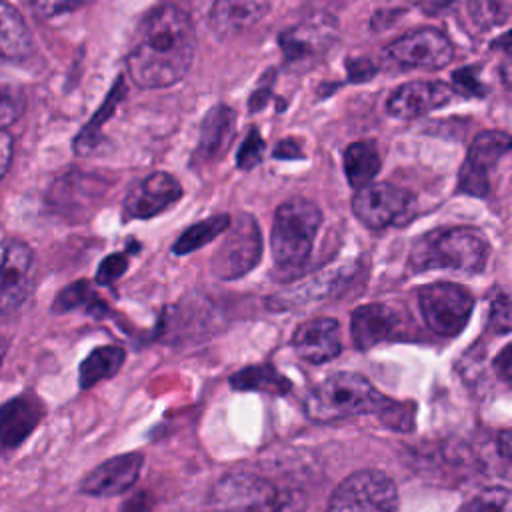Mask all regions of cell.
Returning <instances> with one entry per match:
<instances>
[{
    "mask_svg": "<svg viewBox=\"0 0 512 512\" xmlns=\"http://www.w3.org/2000/svg\"><path fill=\"white\" fill-rule=\"evenodd\" d=\"M196 52L194 24L186 10L154 8L138 26L126 68L140 88H166L182 80Z\"/></svg>",
    "mask_w": 512,
    "mask_h": 512,
    "instance_id": "obj_1",
    "label": "cell"
},
{
    "mask_svg": "<svg viewBox=\"0 0 512 512\" xmlns=\"http://www.w3.org/2000/svg\"><path fill=\"white\" fill-rule=\"evenodd\" d=\"M488 240L474 228H444L422 234L410 252V266L416 272L454 270L480 272L488 260Z\"/></svg>",
    "mask_w": 512,
    "mask_h": 512,
    "instance_id": "obj_2",
    "label": "cell"
},
{
    "mask_svg": "<svg viewBox=\"0 0 512 512\" xmlns=\"http://www.w3.org/2000/svg\"><path fill=\"white\" fill-rule=\"evenodd\" d=\"M392 404L364 376L354 372H338L316 386L306 402L304 412L316 422H334L368 412H384Z\"/></svg>",
    "mask_w": 512,
    "mask_h": 512,
    "instance_id": "obj_3",
    "label": "cell"
},
{
    "mask_svg": "<svg viewBox=\"0 0 512 512\" xmlns=\"http://www.w3.org/2000/svg\"><path fill=\"white\" fill-rule=\"evenodd\" d=\"M322 222L320 208L306 198H292L276 208L272 222V256L278 266L292 268L308 260L318 226Z\"/></svg>",
    "mask_w": 512,
    "mask_h": 512,
    "instance_id": "obj_4",
    "label": "cell"
},
{
    "mask_svg": "<svg viewBox=\"0 0 512 512\" xmlns=\"http://www.w3.org/2000/svg\"><path fill=\"white\" fill-rule=\"evenodd\" d=\"M216 512H290L292 502L286 492L266 478L250 472L224 476L210 494Z\"/></svg>",
    "mask_w": 512,
    "mask_h": 512,
    "instance_id": "obj_5",
    "label": "cell"
},
{
    "mask_svg": "<svg viewBox=\"0 0 512 512\" xmlns=\"http://www.w3.org/2000/svg\"><path fill=\"white\" fill-rule=\"evenodd\" d=\"M414 208V194L390 182H370L360 186L352 198V212L364 226L372 230L408 222L414 214Z\"/></svg>",
    "mask_w": 512,
    "mask_h": 512,
    "instance_id": "obj_6",
    "label": "cell"
},
{
    "mask_svg": "<svg viewBox=\"0 0 512 512\" xmlns=\"http://www.w3.org/2000/svg\"><path fill=\"white\" fill-rule=\"evenodd\" d=\"M396 508V486L378 470H360L348 476L328 504V512H396Z\"/></svg>",
    "mask_w": 512,
    "mask_h": 512,
    "instance_id": "obj_7",
    "label": "cell"
},
{
    "mask_svg": "<svg viewBox=\"0 0 512 512\" xmlns=\"http://www.w3.org/2000/svg\"><path fill=\"white\" fill-rule=\"evenodd\" d=\"M422 316L438 336H456L468 324L474 300L468 290L452 282L424 286L418 294Z\"/></svg>",
    "mask_w": 512,
    "mask_h": 512,
    "instance_id": "obj_8",
    "label": "cell"
},
{
    "mask_svg": "<svg viewBox=\"0 0 512 512\" xmlns=\"http://www.w3.org/2000/svg\"><path fill=\"white\" fill-rule=\"evenodd\" d=\"M260 254V228L250 214H242L234 224L230 222L220 248L214 252L212 272L222 280L240 278L258 264Z\"/></svg>",
    "mask_w": 512,
    "mask_h": 512,
    "instance_id": "obj_9",
    "label": "cell"
},
{
    "mask_svg": "<svg viewBox=\"0 0 512 512\" xmlns=\"http://www.w3.org/2000/svg\"><path fill=\"white\" fill-rule=\"evenodd\" d=\"M384 56L400 68H444L452 62L454 46L450 38L436 28H418L402 34L386 46Z\"/></svg>",
    "mask_w": 512,
    "mask_h": 512,
    "instance_id": "obj_10",
    "label": "cell"
},
{
    "mask_svg": "<svg viewBox=\"0 0 512 512\" xmlns=\"http://www.w3.org/2000/svg\"><path fill=\"white\" fill-rule=\"evenodd\" d=\"M510 150V136L500 130H486L474 138L458 174V188L470 196H486L490 172Z\"/></svg>",
    "mask_w": 512,
    "mask_h": 512,
    "instance_id": "obj_11",
    "label": "cell"
},
{
    "mask_svg": "<svg viewBox=\"0 0 512 512\" xmlns=\"http://www.w3.org/2000/svg\"><path fill=\"white\" fill-rule=\"evenodd\" d=\"M34 252L22 240H8L0 260V316L12 314L30 294L34 282Z\"/></svg>",
    "mask_w": 512,
    "mask_h": 512,
    "instance_id": "obj_12",
    "label": "cell"
},
{
    "mask_svg": "<svg viewBox=\"0 0 512 512\" xmlns=\"http://www.w3.org/2000/svg\"><path fill=\"white\" fill-rule=\"evenodd\" d=\"M452 98V88L444 82L414 80L400 84L386 100V112L400 120L418 118Z\"/></svg>",
    "mask_w": 512,
    "mask_h": 512,
    "instance_id": "obj_13",
    "label": "cell"
},
{
    "mask_svg": "<svg viewBox=\"0 0 512 512\" xmlns=\"http://www.w3.org/2000/svg\"><path fill=\"white\" fill-rule=\"evenodd\" d=\"M180 196L182 188L176 178L166 172H154L128 192L124 212L130 218H152L176 204Z\"/></svg>",
    "mask_w": 512,
    "mask_h": 512,
    "instance_id": "obj_14",
    "label": "cell"
},
{
    "mask_svg": "<svg viewBox=\"0 0 512 512\" xmlns=\"http://www.w3.org/2000/svg\"><path fill=\"white\" fill-rule=\"evenodd\" d=\"M142 470V454L128 452L114 456L94 468L82 482V492L92 496H116L126 492Z\"/></svg>",
    "mask_w": 512,
    "mask_h": 512,
    "instance_id": "obj_15",
    "label": "cell"
},
{
    "mask_svg": "<svg viewBox=\"0 0 512 512\" xmlns=\"http://www.w3.org/2000/svg\"><path fill=\"white\" fill-rule=\"evenodd\" d=\"M300 358L312 364H322L340 354V328L332 318H312L300 324L292 338Z\"/></svg>",
    "mask_w": 512,
    "mask_h": 512,
    "instance_id": "obj_16",
    "label": "cell"
},
{
    "mask_svg": "<svg viewBox=\"0 0 512 512\" xmlns=\"http://www.w3.org/2000/svg\"><path fill=\"white\" fill-rule=\"evenodd\" d=\"M268 10L270 0H214L208 22L218 38H232L256 26Z\"/></svg>",
    "mask_w": 512,
    "mask_h": 512,
    "instance_id": "obj_17",
    "label": "cell"
},
{
    "mask_svg": "<svg viewBox=\"0 0 512 512\" xmlns=\"http://www.w3.org/2000/svg\"><path fill=\"white\" fill-rule=\"evenodd\" d=\"M42 402L34 394H18L0 406V446L16 448L42 418Z\"/></svg>",
    "mask_w": 512,
    "mask_h": 512,
    "instance_id": "obj_18",
    "label": "cell"
},
{
    "mask_svg": "<svg viewBox=\"0 0 512 512\" xmlns=\"http://www.w3.org/2000/svg\"><path fill=\"white\" fill-rule=\"evenodd\" d=\"M400 328V314L388 304H366L352 312L350 330L356 348L368 350L388 338Z\"/></svg>",
    "mask_w": 512,
    "mask_h": 512,
    "instance_id": "obj_19",
    "label": "cell"
},
{
    "mask_svg": "<svg viewBox=\"0 0 512 512\" xmlns=\"http://www.w3.org/2000/svg\"><path fill=\"white\" fill-rule=\"evenodd\" d=\"M236 114L232 108L218 104L208 110L200 126V140H198V156L204 160H214L226 152L234 138Z\"/></svg>",
    "mask_w": 512,
    "mask_h": 512,
    "instance_id": "obj_20",
    "label": "cell"
},
{
    "mask_svg": "<svg viewBox=\"0 0 512 512\" xmlns=\"http://www.w3.org/2000/svg\"><path fill=\"white\" fill-rule=\"evenodd\" d=\"M30 48L32 36L22 14L12 4L0 0V62L20 60Z\"/></svg>",
    "mask_w": 512,
    "mask_h": 512,
    "instance_id": "obj_21",
    "label": "cell"
},
{
    "mask_svg": "<svg viewBox=\"0 0 512 512\" xmlns=\"http://www.w3.org/2000/svg\"><path fill=\"white\" fill-rule=\"evenodd\" d=\"M330 44L328 36L322 32L320 26H296L292 30H286L280 36V46L284 50L286 60L304 64L310 58H316L322 54V50Z\"/></svg>",
    "mask_w": 512,
    "mask_h": 512,
    "instance_id": "obj_22",
    "label": "cell"
},
{
    "mask_svg": "<svg viewBox=\"0 0 512 512\" xmlns=\"http://www.w3.org/2000/svg\"><path fill=\"white\" fill-rule=\"evenodd\" d=\"M380 170V154L372 142H352L344 150V172L350 186H366Z\"/></svg>",
    "mask_w": 512,
    "mask_h": 512,
    "instance_id": "obj_23",
    "label": "cell"
},
{
    "mask_svg": "<svg viewBox=\"0 0 512 512\" xmlns=\"http://www.w3.org/2000/svg\"><path fill=\"white\" fill-rule=\"evenodd\" d=\"M124 362V350L120 346H100L94 348L80 364V386L90 388L118 372Z\"/></svg>",
    "mask_w": 512,
    "mask_h": 512,
    "instance_id": "obj_24",
    "label": "cell"
},
{
    "mask_svg": "<svg viewBox=\"0 0 512 512\" xmlns=\"http://www.w3.org/2000/svg\"><path fill=\"white\" fill-rule=\"evenodd\" d=\"M230 222L232 220H230L228 214H214L210 218H204V220L196 222L194 226H190L182 232V236L174 242L172 252L174 254H188V252H194V250L202 248L204 244L212 242L222 232H226Z\"/></svg>",
    "mask_w": 512,
    "mask_h": 512,
    "instance_id": "obj_25",
    "label": "cell"
},
{
    "mask_svg": "<svg viewBox=\"0 0 512 512\" xmlns=\"http://www.w3.org/2000/svg\"><path fill=\"white\" fill-rule=\"evenodd\" d=\"M124 94H126L124 80H122V78H118V80H116V84H114V88L110 90L108 98L102 102L100 110L92 116V120H90V122L80 130V134L76 136L74 148H76V152H78V154H88V152L96 146V142H98V138H100V130H102V126H104V124H106V120L114 114V110H116L118 102L124 98Z\"/></svg>",
    "mask_w": 512,
    "mask_h": 512,
    "instance_id": "obj_26",
    "label": "cell"
},
{
    "mask_svg": "<svg viewBox=\"0 0 512 512\" xmlns=\"http://www.w3.org/2000/svg\"><path fill=\"white\" fill-rule=\"evenodd\" d=\"M230 384L236 390H258L272 394H284L290 388V382L274 366H248L236 372L230 378Z\"/></svg>",
    "mask_w": 512,
    "mask_h": 512,
    "instance_id": "obj_27",
    "label": "cell"
},
{
    "mask_svg": "<svg viewBox=\"0 0 512 512\" xmlns=\"http://www.w3.org/2000/svg\"><path fill=\"white\" fill-rule=\"evenodd\" d=\"M458 512H512V496L508 488L492 486L470 498Z\"/></svg>",
    "mask_w": 512,
    "mask_h": 512,
    "instance_id": "obj_28",
    "label": "cell"
},
{
    "mask_svg": "<svg viewBox=\"0 0 512 512\" xmlns=\"http://www.w3.org/2000/svg\"><path fill=\"white\" fill-rule=\"evenodd\" d=\"M470 14L478 26H494L508 16L506 0H470Z\"/></svg>",
    "mask_w": 512,
    "mask_h": 512,
    "instance_id": "obj_29",
    "label": "cell"
},
{
    "mask_svg": "<svg viewBox=\"0 0 512 512\" xmlns=\"http://www.w3.org/2000/svg\"><path fill=\"white\" fill-rule=\"evenodd\" d=\"M262 152H264V140L260 138L258 130H250L238 150V156H236L238 168H242V170L254 168L262 160Z\"/></svg>",
    "mask_w": 512,
    "mask_h": 512,
    "instance_id": "obj_30",
    "label": "cell"
},
{
    "mask_svg": "<svg viewBox=\"0 0 512 512\" xmlns=\"http://www.w3.org/2000/svg\"><path fill=\"white\" fill-rule=\"evenodd\" d=\"M92 298H94V294H92L90 286L86 282H76L60 292V296L54 302V310H60V312L72 310V308L88 304Z\"/></svg>",
    "mask_w": 512,
    "mask_h": 512,
    "instance_id": "obj_31",
    "label": "cell"
},
{
    "mask_svg": "<svg viewBox=\"0 0 512 512\" xmlns=\"http://www.w3.org/2000/svg\"><path fill=\"white\" fill-rule=\"evenodd\" d=\"M84 2L86 0H32V8L42 18H56L80 8Z\"/></svg>",
    "mask_w": 512,
    "mask_h": 512,
    "instance_id": "obj_32",
    "label": "cell"
},
{
    "mask_svg": "<svg viewBox=\"0 0 512 512\" xmlns=\"http://www.w3.org/2000/svg\"><path fill=\"white\" fill-rule=\"evenodd\" d=\"M126 266H128V260L124 254H110L102 260V264L96 272V280L100 284H112L126 272Z\"/></svg>",
    "mask_w": 512,
    "mask_h": 512,
    "instance_id": "obj_33",
    "label": "cell"
},
{
    "mask_svg": "<svg viewBox=\"0 0 512 512\" xmlns=\"http://www.w3.org/2000/svg\"><path fill=\"white\" fill-rule=\"evenodd\" d=\"M20 112H22L20 102L0 86V132H4L10 124H14Z\"/></svg>",
    "mask_w": 512,
    "mask_h": 512,
    "instance_id": "obj_34",
    "label": "cell"
},
{
    "mask_svg": "<svg viewBox=\"0 0 512 512\" xmlns=\"http://www.w3.org/2000/svg\"><path fill=\"white\" fill-rule=\"evenodd\" d=\"M492 322H496V330H502V332L510 330V306L504 294L498 296L492 304Z\"/></svg>",
    "mask_w": 512,
    "mask_h": 512,
    "instance_id": "obj_35",
    "label": "cell"
},
{
    "mask_svg": "<svg viewBox=\"0 0 512 512\" xmlns=\"http://www.w3.org/2000/svg\"><path fill=\"white\" fill-rule=\"evenodd\" d=\"M454 84H456V88H458L460 92L474 94V96L484 94L482 84L474 78V74H472L468 68H466V70H458V72L454 74Z\"/></svg>",
    "mask_w": 512,
    "mask_h": 512,
    "instance_id": "obj_36",
    "label": "cell"
},
{
    "mask_svg": "<svg viewBox=\"0 0 512 512\" xmlns=\"http://www.w3.org/2000/svg\"><path fill=\"white\" fill-rule=\"evenodd\" d=\"M10 158H12V138L0 132V180L10 166Z\"/></svg>",
    "mask_w": 512,
    "mask_h": 512,
    "instance_id": "obj_37",
    "label": "cell"
},
{
    "mask_svg": "<svg viewBox=\"0 0 512 512\" xmlns=\"http://www.w3.org/2000/svg\"><path fill=\"white\" fill-rule=\"evenodd\" d=\"M494 366H496L498 374L508 382V380H510V368H512V364H510V346H504V348H502V352L498 354Z\"/></svg>",
    "mask_w": 512,
    "mask_h": 512,
    "instance_id": "obj_38",
    "label": "cell"
},
{
    "mask_svg": "<svg viewBox=\"0 0 512 512\" xmlns=\"http://www.w3.org/2000/svg\"><path fill=\"white\" fill-rule=\"evenodd\" d=\"M276 156L278 158H300V146L294 140H284L282 144H278L276 148Z\"/></svg>",
    "mask_w": 512,
    "mask_h": 512,
    "instance_id": "obj_39",
    "label": "cell"
},
{
    "mask_svg": "<svg viewBox=\"0 0 512 512\" xmlns=\"http://www.w3.org/2000/svg\"><path fill=\"white\" fill-rule=\"evenodd\" d=\"M4 350H6V342L0 340V360H2V356H4Z\"/></svg>",
    "mask_w": 512,
    "mask_h": 512,
    "instance_id": "obj_40",
    "label": "cell"
}]
</instances>
